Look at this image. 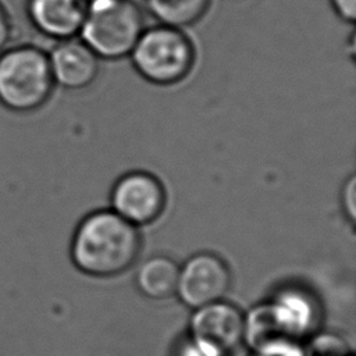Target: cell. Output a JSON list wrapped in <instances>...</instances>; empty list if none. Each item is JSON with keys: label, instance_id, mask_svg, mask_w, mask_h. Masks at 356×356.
<instances>
[{"label": "cell", "instance_id": "5", "mask_svg": "<svg viewBox=\"0 0 356 356\" xmlns=\"http://www.w3.org/2000/svg\"><path fill=\"white\" fill-rule=\"evenodd\" d=\"M129 56L142 78L168 86L189 75L195 63V47L182 29L160 24L145 28Z\"/></svg>", "mask_w": 356, "mask_h": 356}, {"label": "cell", "instance_id": "6", "mask_svg": "<svg viewBox=\"0 0 356 356\" xmlns=\"http://www.w3.org/2000/svg\"><path fill=\"white\" fill-rule=\"evenodd\" d=\"M111 210L135 227L154 222L164 211L167 193L161 181L147 171L121 175L110 193Z\"/></svg>", "mask_w": 356, "mask_h": 356}, {"label": "cell", "instance_id": "11", "mask_svg": "<svg viewBox=\"0 0 356 356\" xmlns=\"http://www.w3.org/2000/svg\"><path fill=\"white\" fill-rule=\"evenodd\" d=\"M179 267L168 256H153L140 264L136 285L152 299H165L177 292Z\"/></svg>", "mask_w": 356, "mask_h": 356}, {"label": "cell", "instance_id": "2", "mask_svg": "<svg viewBox=\"0 0 356 356\" xmlns=\"http://www.w3.org/2000/svg\"><path fill=\"white\" fill-rule=\"evenodd\" d=\"M54 81L49 56L35 46H15L0 53V103L17 113L40 108L51 96Z\"/></svg>", "mask_w": 356, "mask_h": 356}, {"label": "cell", "instance_id": "15", "mask_svg": "<svg viewBox=\"0 0 356 356\" xmlns=\"http://www.w3.org/2000/svg\"><path fill=\"white\" fill-rule=\"evenodd\" d=\"M179 356H225V355L209 345L191 339L182 346Z\"/></svg>", "mask_w": 356, "mask_h": 356}, {"label": "cell", "instance_id": "13", "mask_svg": "<svg viewBox=\"0 0 356 356\" xmlns=\"http://www.w3.org/2000/svg\"><path fill=\"white\" fill-rule=\"evenodd\" d=\"M341 206L346 220L355 225L356 220V177L352 174L342 185Z\"/></svg>", "mask_w": 356, "mask_h": 356}, {"label": "cell", "instance_id": "7", "mask_svg": "<svg viewBox=\"0 0 356 356\" xmlns=\"http://www.w3.org/2000/svg\"><path fill=\"white\" fill-rule=\"evenodd\" d=\"M231 284L227 263L214 253L200 252L191 256L179 267L177 293L191 307L221 300Z\"/></svg>", "mask_w": 356, "mask_h": 356}, {"label": "cell", "instance_id": "8", "mask_svg": "<svg viewBox=\"0 0 356 356\" xmlns=\"http://www.w3.org/2000/svg\"><path fill=\"white\" fill-rule=\"evenodd\" d=\"M191 331L192 339L227 355L243 338V316L235 306L217 300L196 309Z\"/></svg>", "mask_w": 356, "mask_h": 356}, {"label": "cell", "instance_id": "12", "mask_svg": "<svg viewBox=\"0 0 356 356\" xmlns=\"http://www.w3.org/2000/svg\"><path fill=\"white\" fill-rule=\"evenodd\" d=\"M146 4L160 24L182 29L204 15L210 0H146Z\"/></svg>", "mask_w": 356, "mask_h": 356}, {"label": "cell", "instance_id": "14", "mask_svg": "<svg viewBox=\"0 0 356 356\" xmlns=\"http://www.w3.org/2000/svg\"><path fill=\"white\" fill-rule=\"evenodd\" d=\"M254 356H306L296 342H284L256 350Z\"/></svg>", "mask_w": 356, "mask_h": 356}, {"label": "cell", "instance_id": "10", "mask_svg": "<svg viewBox=\"0 0 356 356\" xmlns=\"http://www.w3.org/2000/svg\"><path fill=\"white\" fill-rule=\"evenodd\" d=\"M89 0H26V15L42 35L57 42L79 36Z\"/></svg>", "mask_w": 356, "mask_h": 356}, {"label": "cell", "instance_id": "3", "mask_svg": "<svg viewBox=\"0 0 356 356\" xmlns=\"http://www.w3.org/2000/svg\"><path fill=\"white\" fill-rule=\"evenodd\" d=\"M145 31L143 14L134 0H89L79 36L99 58L131 54Z\"/></svg>", "mask_w": 356, "mask_h": 356}, {"label": "cell", "instance_id": "9", "mask_svg": "<svg viewBox=\"0 0 356 356\" xmlns=\"http://www.w3.org/2000/svg\"><path fill=\"white\" fill-rule=\"evenodd\" d=\"M47 56L54 85L65 89H83L99 74L100 58L78 36L60 40Z\"/></svg>", "mask_w": 356, "mask_h": 356}, {"label": "cell", "instance_id": "4", "mask_svg": "<svg viewBox=\"0 0 356 356\" xmlns=\"http://www.w3.org/2000/svg\"><path fill=\"white\" fill-rule=\"evenodd\" d=\"M316 309L307 295L288 289L274 300L254 306L243 317V338L253 352L296 342L312 327Z\"/></svg>", "mask_w": 356, "mask_h": 356}, {"label": "cell", "instance_id": "16", "mask_svg": "<svg viewBox=\"0 0 356 356\" xmlns=\"http://www.w3.org/2000/svg\"><path fill=\"white\" fill-rule=\"evenodd\" d=\"M13 33V24L10 14L4 4L0 1V53L4 51L8 46Z\"/></svg>", "mask_w": 356, "mask_h": 356}, {"label": "cell", "instance_id": "17", "mask_svg": "<svg viewBox=\"0 0 356 356\" xmlns=\"http://www.w3.org/2000/svg\"><path fill=\"white\" fill-rule=\"evenodd\" d=\"M338 17L343 21L353 22L356 18V0H331Z\"/></svg>", "mask_w": 356, "mask_h": 356}, {"label": "cell", "instance_id": "1", "mask_svg": "<svg viewBox=\"0 0 356 356\" xmlns=\"http://www.w3.org/2000/svg\"><path fill=\"white\" fill-rule=\"evenodd\" d=\"M140 248L139 228L111 209H103L85 216L75 228L71 259L85 274L113 277L136 261Z\"/></svg>", "mask_w": 356, "mask_h": 356}]
</instances>
